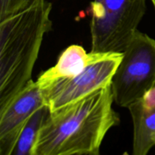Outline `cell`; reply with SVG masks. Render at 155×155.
<instances>
[{
	"instance_id": "1",
	"label": "cell",
	"mask_w": 155,
	"mask_h": 155,
	"mask_svg": "<svg viewBox=\"0 0 155 155\" xmlns=\"http://www.w3.org/2000/svg\"><path fill=\"white\" fill-rule=\"evenodd\" d=\"M111 83L50 112L38 134L33 155H98L107 132L120 122L114 110Z\"/></svg>"
},
{
	"instance_id": "2",
	"label": "cell",
	"mask_w": 155,
	"mask_h": 155,
	"mask_svg": "<svg viewBox=\"0 0 155 155\" xmlns=\"http://www.w3.org/2000/svg\"><path fill=\"white\" fill-rule=\"evenodd\" d=\"M52 4L39 0L0 21V110L31 80L45 33L52 28Z\"/></svg>"
},
{
	"instance_id": "3",
	"label": "cell",
	"mask_w": 155,
	"mask_h": 155,
	"mask_svg": "<svg viewBox=\"0 0 155 155\" xmlns=\"http://www.w3.org/2000/svg\"><path fill=\"white\" fill-rule=\"evenodd\" d=\"M147 0H94L91 44L94 52H123L146 12Z\"/></svg>"
},
{
	"instance_id": "4",
	"label": "cell",
	"mask_w": 155,
	"mask_h": 155,
	"mask_svg": "<svg viewBox=\"0 0 155 155\" xmlns=\"http://www.w3.org/2000/svg\"><path fill=\"white\" fill-rule=\"evenodd\" d=\"M111 81L114 102L128 108L155 86V39L137 30Z\"/></svg>"
},
{
	"instance_id": "5",
	"label": "cell",
	"mask_w": 155,
	"mask_h": 155,
	"mask_svg": "<svg viewBox=\"0 0 155 155\" xmlns=\"http://www.w3.org/2000/svg\"><path fill=\"white\" fill-rule=\"evenodd\" d=\"M124 52L89 53L84 69L74 77L61 79L42 89L50 112L76 102L110 84Z\"/></svg>"
},
{
	"instance_id": "6",
	"label": "cell",
	"mask_w": 155,
	"mask_h": 155,
	"mask_svg": "<svg viewBox=\"0 0 155 155\" xmlns=\"http://www.w3.org/2000/svg\"><path fill=\"white\" fill-rule=\"evenodd\" d=\"M45 104L42 89L31 80L0 110V155H12L20 134L36 110Z\"/></svg>"
},
{
	"instance_id": "7",
	"label": "cell",
	"mask_w": 155,
	"mask_h": 155,
	"mask_svg": "<svg viewBox=\"0 0 155 155\" xmlns=\"http://www.w3.org/2000/svg\"><path fill=\"white\" fill-rule=\"evenodd\" d=\"M88 59L89 53L81 45H70L62 51L57 64L42 73L36 82L42 89L57 80L74 77L84 69Z\"/></svg>"
},
{
	"instance_id": "8",
	"label": "cell",
	"mask_w": 155,
	"mask_h": 155,
	"mask_svg": "<svg viewBox=\"0 0 155 155\" xmlns=\"http://www.w3.org/2000/svg\"><path fill=\"white\" fill-rule=\"evenodd\" d=\"M128 109L133 124V154L146 155L155 146V109H146L140 99Z\"/></svg>"
},
{
	"instance_id": "9",
	"label": "cell",
	"mask_w": 155,
	"mask_h": 155,
	"mask_svg": "<svg viewBox=\"0 0 155 155\" xmlns=\"http://www.w3.org/2000/svg\"><path fill=\"white\" fill-rule=\"evenodd\" d=\"M49 114L50 110L46 105H43L33 114L23 128L12 155H33L39 130Z\"/></svg>"
},
{
	"instance_id": "10",
	"label": "cell",
	"mask_w": 155,
	"mask_h": 155,
	"mask_svg": "<svg viewBox=\"0 0 155 155\" xmlns=\"http://www.w3.org/2000/svg\"><path fill=\"white\" fill-rule=\"evenodd\" d=\"M39 0H0V21L27 10Z\"/></svg>"
},
{
	"instance_id": "11",
	"label": "cell",
	"mask_w": 155,
	"mask_h": 155,
	"mask_svg": "<svg viewBox=\"0 0 155 155\" xmlns=\"http://www.w3.org/2000/svg\"><path fill=\"white\" fill-rule=\"evenodd\" d=\"M140 100L146 109L148 110L155 109V86L148 89Z\"/></svg>"
},
{
	"instance_id": "12",
	"label": "cell",
	"mask_w": 155,
	"mask_h": 155,
	"mask_svg": "<svg viewBox=\"0 0 155 155\" xmlns=\"http://www.w3.org/2000/svg\"><path fill=\"white\" fill-rule=\"evenodd\" d=\"M151 2H152L153 5H154V8L155 9V0H151Z\"/></svg>"
}]
</instances>
